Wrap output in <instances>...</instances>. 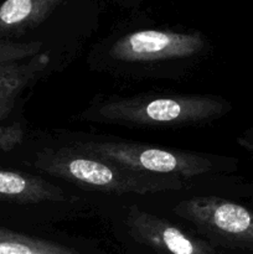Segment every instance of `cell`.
Here are the masks:
<instances>
[{"label": "cell", "instance_id": "52a82bcc", "mask_svg": "<svg viewBox=\"0 0 253 254\" xmlns=\"http://www.w3.org/2000/svg\"><path fill=\"white\" fill-rule=\"evenodd\" d=\"M0 202L20 207L47 208L57 213L78 212L86 200L52 179L0 168Z\"/></svg>", "mask_w": 253, "mask_h": 254}, {"label": "cell", "instance_id": "3957f363", "mask_svg": "<svg viewBox=\"0 0 253 254\" xmlns=\"http://www.w3.org/2000/svg\"><path fill=\"white\" fill-rule=\"evenodd\" d=\"M32 149L27 165L40 175L73 186L79 191L104 195L151 196L178 192L200 188V185L176 179H163L144 175L119 165L88 155L56 138Z\"/></svg>", "mask_w": 253, "mask_h": 254}, {"label": "cell", "instance_id": "277c9868", "mask_svg": "<svg viewBox=\"0 0 253 254\" xmlns=\"http://www.w3.org/2000/svg\"><path fill=\"white\" fill-rule=\"evenodd\" d=\"M232 109L213 94L140 93L94 98L77 121L133 129L176 130L210 124Z\"/></svg>", "mask_w": 253, "mask_h": 254}, {"label": "cell", "instance_id": "ba28073f", "mask_svg": "<svg viewBox=\"0 0 253 254\" xmlns=\"http://www.w3.org/2000/svg\"><path fill=\"white\" fill-rule=\"evenodd\" d=\"M60 68H63V64L50 54H41L24 61L0 64V124L16 111L20 98L27 89Z\"/></svg>", "mask_w": 253, "mask_h": 254}, {"label": "cell", "instance_id": "8992f818", "mask_svg": "<svg viewBox=\"0 0 253 254\" xmlns=\"http://www.w3.org/2000/svg\"><path fill=\"white\" fill-rule=\"evenodd\" d=\"M123 226L129 237L156 254H218L217 248L192 231L138 205L126 206Z\"/></svg>", "mask_w": 253, "mask_h": 254}, {"label": "cell", "instance_id": "9c48e42d", "mask_svg": "<svg viewBox=\"0 0 253 254\" xmlns=\"http://www.w3.org/2000/svg\"><path fill=\"white\" fill-rule=\"evenodd\" d=\"M0 254H82L73 248L0 228Z\"/></svg>", "mask_w": 253, "mask_h": 254}, {"label": "cell", "instance_id": "5b68a950", "mask_svg": "<svg viewBox=\"0 0 253 254\" xmlns=\"http://www.w3.org/2000/svg\"><path fill=\"white\" fill-rule=\"evenodd\" d=\"M171 215L215 248L253 254V210L217 195H192L171 200Z\"/></svg>", "mask_w": 253, "mask_h": 254}, {"label": "cell", "instance_id": "7c38bea8", "mask_svg": "<svg viewBox=\"0 0 253 254\" xmlns=\"http://www.w3.org/2000/svg\"><path fill=\"white\" fill-rule=\"evenodd\" d=\"M250 188H251V197H252V202H253V184L250 186Z\"/></svg>", "mask_w": 253, "mask_h": 254}, {"label": "cell", "instance_id": "6da1fadb", "mask_svg": "<svg viewBox=\"0 0 253 254\" xmlns=\"http://www.w3.org/2000/svg\"><path fill=\"white\" fill-rule=\"evenodd\" d=\"M200 31L139 29L106 40L88 55V66L126 78H178L206 59Z\"/></svg>", "mask_w": 253, "mask_h": 254}, {"label": "cell", "instance_id": "8fae6325", "mask_svg": "<svg viewBox=\"0 0 253 254\" xmlns=\"http://www.w3.org/2000/svg\"><path fill=\"white\" fill-rule=\"evenodd\" d=\"M238 143H240L246 150L251 151V153L253 154V127L251 129H248L247 131H245V133L238 138Z\"/></svg>", "mask_w": 253, "mask_h": 254}, {"label": "cell", "instance_id": "30bf717a", "mask_svg": "<svg viewBox=\"0 0 253 254\" xmlns=\"http://www.w3.org/2000/svg\"><path fill=\"white\" fill-rule=\"evenodd\" d=\"M26 138V131L20 122L14 121L9 124H0V149L10 151L21 145Z\"/></svg>", "mask_w": 253, "mask_h": 254}, {"label": "cell", "instance_id": "7a4b0ae2", "mask_svg": "<svg viewBox=\"0 0 253 254\" xmlns=\"http://www.w3.org/2000/svg\"><path fill=\"white\" fill-rule=\"evenodd\" d=\"M55 138L84 154L155 178L176 179L201 185L237 170V161L227 156L151 145L118 136L56 130Z\"/></svg>", "mask_w": 253, "mask_h": 254}]
</instances>
